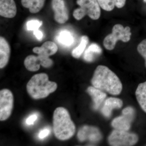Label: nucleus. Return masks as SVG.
<instances>
[{
    "instance_id": "f257e3e1",
    "label": "nucleus",
    "mask_w": 146,
    "mask_h": 146,
    "mask_svg": "<svg viewBox=\"0 0 146 146\" xmlns=\"http://www.w3.org/2000/svg\"><path fill=\"white\" fill-rule=\"evenodd\" d=\"M93 86L113 96L119 95L122 90L121 82L117 75L104 65L98 66L91 80Z\"/></svg>"
},
{
    "instance_id": "f03ea898",
    "label": "nucleus",
    "mask_w": 146,
    "mask_h": 146,
    "mask_svg": "<svg viewBox=\"0 0 146 146\" xmlns=\"http://www.w3.org/2000/svg\"><path fill=\"white\" fill-rule=\"evenodd\" d=\"M53 125L55 136L60 141L68 140L75 133V125L68 110L64 108L58 107L54 110Z\"/></svg>"
},
{
    "instance_id": "7ed1b4c3",
    "label": "nucleus",
    "mask_w": 146,
    "mask_h": 146,
    "mask_svg": "<svg viewBox=\"0 0 146 146\" xmlns=\"http://www.w3.org/2000/svg\"><path fill=\"white\" fill-rule=\"evenodd\" d=\"M57 88V84L49 80L48 76L45 73L33 76L27 84L28 93L35 100L44 98L53 93Z\"/></svg>"
},
{
    "instance_id": "20e7f679",
    "label": "nucleus",
    "mask_w": 146,
    "mask_h": 146,
    "mask_svg": "<svg viewBox=\"0 0 146 146\" xmlns=\"http://www.w3.org/2000/svg\"><path fill=\"white\" fill-rule=\"evenodd\" d=\"M79 8L73 12V16L76 20H81L86 15L94 20H98L101 16V9L98 0H77Z\"/></svg>"
},
{
    "instance_id": "39448f33",
    "label": "nucleus",
    "mask_w": 146,
    "mask_h": 146,
    "mask_svg": "<svg viewBox=\"0 0 146 146\" xmlns=\"http://www.w3.org/2000/svg\"><path fill=\"white\" fill-rule=\"evenodd\" d=\"M131 33L129 27H124L121 24H116L113 27L112 32L105 37L103 41V45L106 49L112 50L115 48L118 41L127 42L130 41Z\"/></svg>"
},
{
    "instance_id": "423d86ee",
    "label": "nucleus",
    "mask_w": 146,
    "mask_h": 146,
    "mask_svg": "<svg viewBox=\"0 0 146 146\" xmlns=\"http://www.w3.org/2000/svg\"><path fill=\"white\" fill-rule=\"evenodd\" d=\"M138 141V136L135 133L115 129L108 138L110 145L113 146H133Z\"/></svg>"
},
{
    "instance_id": "0eeeda50",
    "label": "nucleus",
    "mask_w": 146,
    "mask_h": 146,
    "mask_svg": "<svg viewBox=\"0 0 146 146\" xmlns=\"http://www.w3.org/2000/svg\"><path fill=\"white\" fill-rule=\"evenodd\" d=\"M122 112V115L114 119L111 124L115 129L128 131L135 117V110L133 108L128 106L123 110Z\"/></svg>"
},
{
    "instance_id": "6e6552de",
    "label": "nucleus",
    "mask_w": 146,
    "mask_h": 146,
    "mask_svg": "<svg viewBox=\"0 0 146 146\" xmlns=\"http://www.w3.org/2000/svg\"><path fill=\"white\" fill-rule=\"evenodd\" d=\"M13 104L12 92L7 89L0 91V120L5 121L10 117Z\"/></svg>"
},
{
    "instance_id": "1a4fd4ad",
    "label": "nucleus",
    "mask_w": 146,
    "mask_h": 146,
    "mask_svg": "<svg viewBox=\"0 0 146 146\" xmlns=\"http://www.w3.org/2000/svg\"><path fill=\"white\" fill-rule=\"evenodd\" d=\"M77 136L80 142L89 141L96 142L100 141L102 138V133L98 128L88 125L82 127L79 130Z\"/></svg>"
},
{
    "instance_id": "9d476101",
    "label": "nucleus",
    "mask_w": 146,
    "mask_h": 146,
    "mask_svg": "<svg viewBox=\"0 0 146 146\" xmlns=\"http://www.w3.org/2000/svg\"><path fill=\"white\" fill-rule=\"evenodd\" d=\"M52 7L54 12L55 21L59 24H64L68 21L69 12L64 0H52Z\"/></svg>"
},
{
    "instance_id": "9b49d317",
    "label": "nucleus",
    "mask_w": 146,
    "mask_h": 146,
    "mask_svg": "<svg viewBox=\"0 0 146 146\" xmlns=\"http://www.w3.org/2000/svg\"><path fill=\"white\" fill-rule=\"evenodd\" d=\"M17 7L14 0H0V15L6 18L16 16Z\"/></svg>"
},
{
    "instance_id": "f8f14e48",
    "label": "nucleus",
    "mask_w": 146,
    "mask_h": 146,
    "mask_svg": "<svg viewBox=\"0 0 146 146\" xmlns=\"http://www.w3.org/2000/svg\"><path fill=\"white\" fill-rule=\"evenodd\" d=\"M123 105L122 100L120 99L112 97L108 98L105 101L101 110L102 113L106 117H109L112 115L113 110L119 109Z\"/></svg>"
},
{
    "instance_id": "ddd939ff",
    "label": "nucleus",
    "mask_w": 146,
    "mask_h": 146,
    "mask_svg": "<svg viewBox=\"0 0 146 146\" xmlns=\"http://www.w3.org/2000/svg\"><path fill=\"white\" fill-rule=\"evenodd\" d=\"M11 53L10 46L5 38L0 37V68L5 67L9 60Z\"/></svg>"
},
{
    "instance_id": "4468645a",
    "label": "nucleus",
    "mask_w": 146,
    "mask_h": 146,
    "mask_svg": "<svg viewBox=\"0 0 146 146\" xmlns=\"http://www.w3.org/2000/svg\"><path fill=\"white\" fill-rule=\"evenodd\" d=\"M58 49L57 45L52 41H47L41 47H35L33 48V52L38 55H42L48 56L56 53Z\"/></svg>"
},
{
    "instance_id": "2eb2a0df",
    "label": "nucleus",
    "mask_w": 146,
    "mask_h": 146,
    "mask_svg": "<svg viewBox=\"0 0 146 146\" xmlns=\"http://www.w3.org/2000/svg\"><path fill=\"white\" fill-rule=\"evenodd\" d=\"M87 92L91 96L94 103V108L95 110L98 109L106 97V94L103 91L94 86H89Z\"/></svg>"
},
{
    "instance_id": "dca6fc26",
    "label": "nucleus",
    "mask_w": 146,
    "mask_h": 146,
    "mask_svg": "<svg viewBox=\"0 0 146 146\" xmlns=\"http://www.w3.org/2000/svg\"><path fill=\"white\" fill-rule=\"evenodd\" d=\"M46 0H21L22 5L29 9L30 12L33 13L39 12L44 7Z\"/></svg>"
},
{
    "instance_id": "f3484780",
    "label": "nucleus",
    "mask_w": 146,
    "mask_h": 146,
    "mask_svg": "<svg viewBox=\"0 0 146 146\" xmlns=\"http://www.w3.org/2000/svg\"><path fill=\"white\" fill-rule=\"evenodd\" d=\"M126 0H98L100 7L106 11L113 10L115 7L122 8L125 5Z\"/></svg>"
},
{
    "instance_id": "a211bd4d",
    "label": "nucleus",
    "mask_w": 146,
    "mask_h": 146,
    "mask_svg": "<svg viewBox=\"0 0 146 146\" xmlns=\"http://www.w3.org/2000/svg\"><path fill=\"white\" fill-rule=\"evenodd\" d=\"M101 48L96 43H92L87 48L84 54V59L87 62H92L96 57L101 54Z\"/></svg>"
},
{
    "instance_id": "6ab92c4d",
    "label": "nucleus",
    "mask_w": 146,
    "mask_h": 146,
    "mask_svg": "<svg viewBox=\"0 0 146 146\" xmlns=\"http://www.w3.org/2000/svg\"><path fill=\"white\" fill-rule=\"evenodd\" d=\"M135 94L139 105L146 113V81L138 85Z\"/></svg>"
},
{
    "instance_id": "aec40b11",
    "label": "nucleus",
    "mask_w": 146,
    "mask_h": 146,
    "mask_svg": "<svg viewBox=\"0 0 146 146\" xmlns=\"http://www.w3.org/2000/svg\"><path fill=\"white\" fill-rule=\"evenodd\" d=\"M24 65L28 70L36 72L40 68L41 60L38 56L31 55L26 58L24 61Z\"/></svg>"
},
{
    "instance_id": "412c9836",
    "label": "nucleus",
    "mask_w": 146,
    "mask_h": 146,
    "mask_svg": "<svg viewBox=\"0 0 146 146\" xmlns=\"http://www.w3.org/2000/svg\"><path fill=\"white\" fill-rule=\"evenodd\" d=\"M89 42V39L88 36L86 35L82 36L79 44L72 51V54L73 57L76 58H79L86 48Z\"/></svg>"
},
{
    "instance_id": "4be33fe9",
    "label": "nucleus",
    "mask_w": 146,
    "mask_h": 146,
    "mask_svg": "<svg viewBox=\"0 0 146 146\" xmlns=\"http://www.w3.org/2000/svg\"><path fill=\"white\" fill-rule=\"evenodd\" d=\"M58 40L59 42L66 46H70L74 42V38L70 33L68 31H63L59 35Z\"/></svg>"
},
{
    "instance_id": "5701e85b",
    "label": "nucleus",
    "mask_w": 146,
    "mask_h": 146,
    "mask_svg": "<svg viewBox=\"0 0 146 146\" xmlns=\"http://www.w3.org/2000/svg\"><path fill=\"white\" fill-rule=\"evenodd\" d=\"M137 50L145 59V66L146 68V39H144L138 44Z\"/></svg>"
},
{
    "instance_id": "b1692460",
    "label": "nucleus",
    "mask_w": 146,
    "mask_h": 146,
    "mask_svg": "<svg viewBox=\"0 0 146 146\" xmlns=\"http://www.w3.org/2000/svg\"><path fill=\"white\" fill-rule=\"evenodd\" d=\"M42 22L37 20H31L29 21L27 23V28L29 31H34L38 29L42 25Z\"/></svg>"
},
{
    "instance_id": "393cba45",
    "label": "nucleus",
    "mask_w": 146,
    "mask_h": 146,
    "mask_svg": "<svg viewBox=\"0 0 146 146\" xmlns=\"http://www.w3.org/2000/svg\"><path fill=\"white\" fill-rule=\"evenodd\" d=\"M37 118V115H31L26 120L27 124L29 125L34 124L35 121H36Z\"/></svg>"
},
{
    "instance_id": "a878e982",
    "label": "nucleus",
    "mask_w": 146,
    "mask_h": 146,
    "mask_svg": "<svg viewBox=\"0 0 146 146\" xmlns=\"http://www.w3.org/2000/svg\"><path fill=\"white\" fill-rule=\"evenodd\" d=\"M49 133V130L48 129H45L39 132L38 136L40 139H43L48 136Z\"/></svg>"
},
{
    "instance_id": "bb28decb",
    "label": "nucleus",
    "mask_w": 146,
    "mask_h": 146,
    "mask_svg": "<svg viewBox=\"0 0 146 146\" xmlns=\"http://www.w3.org/2000/svg\"><path fill=\"white\" fill-rule=\"evenodd\" d=\"M33 31H34V35L36 36L37 39L39 40H41L43 36V33L42 31H40L38 29L36 30Z\"/></svg>"
},
{
    "instance_id": "cd10ccee",
    "label": "nucleus",
    "mask_w": 146,
    "mask_h": 146,
    "mask_svg": "<svg viewBox=\"0 0 146 146\" xmlns=\"http://www.w3.org/2000/svg\"><path fill=\"white\" fill-rule=\"evenodd\" d=\"M145 2V3H146V0H143Z\"/></svg>"
}]
</instances>
